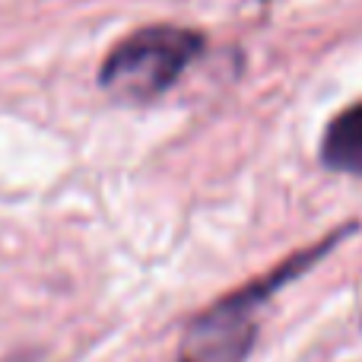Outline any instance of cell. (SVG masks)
Returning <instances> with one entry per match:
<instances>
[{
    "mask_svg": "<svg viewBox=\"0 0 362 362\" xmlns=\"http://www.w3.org/2000/svg\"><path fill=\"white\" fill-rule=\"evenodd\" d=\"M353 232H356V223L331 232V235H325L321 242H315L312 248L296 251L293 257L280 261L264 276L245 283V286H238L235 293H229L226 299H219L216 305L194 315V321L187 325L185 340H181L175 362H245L251 356L255 340H257V312H261L286 283L299 280L305 270H312L321 257L331 255Z\"/></svg>",
    "mask_w": 362,
    "mask_h": 362,
    "instance_id": "6da1fadb",
    "label": "cell"
},
{
    "mask_svg": "<svg viewBox=\"0 0 362 362\" xmlns=\"http://www.w3.org/2000/svg\"><path fill=\"white\" fill-rule=\"evenodd\" d=\"M206 38L187 25H146L112 48L102 64V89L118 102L144 105L159 99L204 54Z\"/></svg>",
    "mask_w": 362,
    "mask_h": 362,
    "instance_id": "7a4b0ae2",
    "label": "cell"
},
{
    "mask_svg": "<svg viewBox=\"0 0 362 362\" xmlns=\"http://www.w3.org/2000/svg\"><path fill=\"white\" fill-rule=\"evenodd\" d=\"M321 163L340 175L362 178V102L344 108L327 124L321 140Z\"/></svg>",
    "mask_w": 362,
    "mask_h": 362,
    "instance_id": "3957f363",
    "label": "cell"
},
{
    "mask_svg": "<svg viewBox=\"0 0 362 362\" xmlns=\"http://www.w3.org/2000/svg\"><path fill=\"white\" fill-rule=\"evenodd\" d=\"M257 4H274V0H257Z\"/></svg>",
    "mask_w": 362,
    "mask_h": 362,
    "instance_id": "277c9868",
    "label": "cell"
}]
</instances>
